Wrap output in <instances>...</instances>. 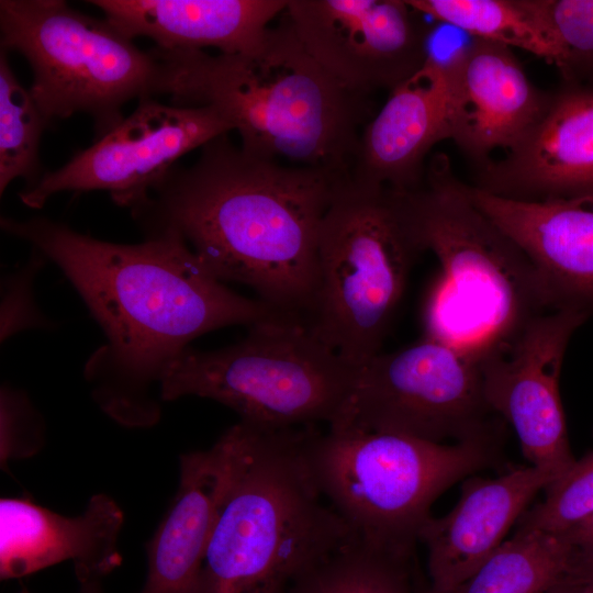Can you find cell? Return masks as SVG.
I'll list each match as a JSON object with an SVG mask.
<instances>
[{"mask_svg": "<svg viewBox=\"0 0 593 593\" xmlns=\"http://www.w3.org/2000/svg\"><path fill=\"white\" fill-rule=\"evenodd\" d=\"M0 224L61 269L103 329L107 343L85 376L96 403L124 426L158 422L152 388L191 340L279 313L226 288L174 231L118 244L44 216L1 217Z\"/></svg>", "mask_w": 593, "mask_h": 593, "instance_id": "1", "label": "cell"}, {"mask_svg": "<svg viewBox=\"0 0 593 593\" xmlns=\"http://www.w3.org/2000/svg\"><path fill=\"white\" fill-rule=\"evenodd\" d=\"M343 180L250 155L224 134L191 166L175 165L131 211L146 234L181 236L222 282L243 283L275 311L306 320L321 225Z\"/></svg>", "mask_w": 593, "mask_h": 593, "instance_id": "2", "label": "cell"}, {"mask_svg": "<svg viewBox=\"0 0 593 593\" xmlns=\"http://www.w3.org/2000/svg\"><path fill=\"white\" fill-rule=\"evenodd\" d=\"M155 96L180 107H211L254 156L349 178L371 94L332 77L306 51L283 12L258 45L243 53L150 49Z\"/></svg>", "mask_w": 593, "mask_h": 593, "instance_id": "3", "label": "cell"}, {"mask_svg": "<svg viewBox=\"0 0 593 593\" xmlns=\"http://www.w3.org/2000/svg\"><path fill=\"white\" fill-rule=\"evenodd\" d=\"M311 427L266 429L239 419L216 441L220 494L192 593H284L355 538L311 471Z\"/></svg>", "mask_w": 593, "mask_h": 593, "instance_id": "4", "label": "cell"}, {"mask_svg": "<svg viewBox=\"0 0 593 593\" xmlns=\"http://www.w3.org/2000/svg\"><path fill=\"white\" fill-rule=\"evenodd\" d=\"M415 200L426 250L440 265L425 304V336L479 363L506 353L551 311L534 266L470 200L448 156L430 158Z\"/></svg>", "mask_w": 593, "mask_h": 593, "instance_id": "5", "label": "cell"}, {"mask_svg": "<svg viewBox=\"0 0 593 593\" xmlns=\"http://www.w3.org/2000/svg\"><path fill=\"white\" fill-rule=\"evenodd\" d=\"M424 251L415 189L340 181L320 230L307 323L359 368L380 353Z\"/></svg>", "mask_w": 593, "mask_h": 593, "instance_id": "6", "label": "cell"}, {"mask_svg": "<svg viewBox=\"0 0 593 593\" xmlns=\"http://www.w3.org/2000/svg\"><path fill=\"white\" fill-rule=\"evenodd\" d=\"M502 437L434 443L406 435L310 428L315 482L354 536L412 556L436 499L454 483L502 465Z\"/></svg>", "mask_w": 593, "mask_h": 593, "instance_id": "7", "label": "cell"}, {"mask_svg": "<svg viewBox=\"0 0 593 593\" xmlns=\"http://www.w3.org/2000/svg\"><path fill=\"white\" fill-rule=\"evenodd\" d=\"M238 343L187 348L165 371L159 396L206 398L266 429L332 425L348 399L357 368L328 347L303 317L275 313Z\"/></svg>", "mask_w": 593, "mask_h": 593, "instance_id": "8", "label": "cell"}, {"mask_svg": "<svg viewBox=\"0 0 593 593\" xmlns=\"http://www.w3.org/2000/svg\"><path fill=\"white\" fill-rule=\"evenodd\" d=\"M1 49L31 65L29 90L45 123L86 113L96 139L123 120V105L155 96L158 63L107 20L63 0H1Z\"/></svg>", "mask_w": 593, "mask_h": 593, "instance_id": "9", "label": "cell"}, {"mask_svg": "<svg viewBox=\"0 0 593 593\" xmlns=\"http://www.w3.org/2000/svg\"><path fill=\"white\" fill-rule=\"evenodd\" d=\"M499 417L485 401L480 363L425 336L357 368L343 411L328 427L456 443L501 437Z\"/></svg>", "mask_w": 593, "mask_h": 593, "instance_id": "10", "label": "cell"}, {"mask_svg": "<svg viewBox=\"0 0 593 593\" xmlns=\"http://www.w3.org/2000/svg\"><path fill=\"white\" fill-rule=\"evenodd\" d=\"M232 130L211 107L168 105L142 98L116 127L59 169L44 174L19 198L26 206L41 209L63 191L103 190L118 205L133 210L181 156Z\"/></svg>", "mask_w": 593, "mask_h": 593, "instance_id": "11", "label": "cell"}, {"mask_svg": "<svg viewBox=\"0 0 593 593\" xmlns=\"http://www.w3.org/2000/svg\"><path fill=\"white\" fill-rule=\"evenodd\" d=\"M284 14L311 56L358 92L391 91L429 57L428 29L405 0H288Z\"/></svg>", "mask_w": 593, "mask_h": 593, "instance_id": "12", "label": "cell"}, {"mask_svg": "<svg viewBox=\"0 0 593 593\" xmlns=\"http://www.w3.org/2000/svg\"><path fill=\"white\" fill-rule=\"evenodd\" d=\"M588 318L549 311L513 347L480 362L485 401L514 428L525 458L556 480L574 465L559 379L571 336Z\"/></svg>", "mask_w": 593, "mask_h": 593, "instance_id": "13", "label": "cell"}, {"mask_svg": "<svg viewBox=\"0 0 593 593\" xmlns=\"http://www.w3.org/2000/svg\"><path fill=\"white\" fill-rule=\"evenodd\" d=\"M440 61L449 88V139L478 161L515 147L549 104L551 93L530 82L505 45L474 38Z\"/></svg>", "mask_w": 593, "mask_h": 593, "instance_id": "14", "label": "cell"}, {"mask_svg": "<svg viewBox=\"0 0 593 593\" xmlns=\"http://www.w3.org/2000/svg\"><path fill=\"white\" fill-rule=\"evenodd\" d=\"M466 189L527 256L549 309L593 318V195L523 201Z\"/></svg>", "mask_w": 593, "mask_h": 593, "instance_id": "15", "label": "cell"}, {"mask_svg": "<svg viewBox=\"0 0 593 593\" xmlns=\"http://www.w3.org/2000/svg\"><path fill=\"white\" fill-rule=\"evenodd\" d=\"M474 187L514 200L593 195V89L563 85L527 135Z\"/></svg>", "mask_w": 593, "mask_h": 593, "instance_id": "16", "label": "cell"}, {"mask_svg": "<svg viewBox=\"0 0 593 593\" xmlns=\"http://www.w3.org/2000/svg\"><path fill=\"white\" fill-rule=\"evenodd\" d=\"M555 481L532 465L492 479L467 478L455 507L441 517L430 516L419 533L427 549L429 592L446 593L470 575L503 544L537 493Z\"/></svg>", "mask_w": 593, "mask_h": 593, "instance_id": "17", "label": "cell"}, {"mask_svg": "<svg viewBox=\"0 0 593 593\" xmlns=\"http://www.w3.org/2000/svg\"><path fill=\"white\" fill-rule=\"evenodd\" d=\"M122 525L121 508L105 494L93 495L76 517L26 499H1V578H18L71 560L82 584L93 586L121 562L118 539Z\"/></svg>", "mask_w": 593, "mask_h": 593, "instance_id": "18", "label": "cell"}, {"mask_svg": "<svg viewBox=\"0 0 593 593\" xmlns=\"http://www.w3.org/2000/svg\"><path fill=\"white\" fill-rule=\"evenodd\" d=\"M449 139V88L441 61L432 56L389 93L365 126L350 178L399 190L417 189L425 159Z\"/></svg>", "mask_w": 593, "mask_h": 593, "instance_id": "19", "label": "cell"}, {"mask_svg": "<svg viewBox=\"0 0 593 593\" xmlns=\"http://www.w3.org/2000/svg\"><path fill=\"white\" fill-rule=\"evenodd\" d=\"M130 40L146 36L160 49L243 53L255 48L288 0H89Z\"/></svg>", "mask_w": 593, "mask_h": 593, "instance_id": "20", "label": "cell"}, {"mask_svg": "<svg viewBox=\"0 0 593 593\" xmlns=\"http://www.w3.org/2000/svg\"><path fill=\"white\" fill-rule=\"evenodd\" d=\"M222 479V455L180 457L177 494L147 544V574L138 593H192L210 537Z\"/></svg>", "mask_w": 593, "mask_h": 593, "instance_id": "21", "label": "cell"}, {"mask_svg": "<svg viewBox=\"0 0 593 593\" xmlns=\"http://www.w3.org/2000/svg\"><path fill=\"white\" fill-rule=\"evenodd\" d=\"M574 566L575 550L566 533L516 530L446 593H549Z\"/></svg>", "mask_w": 593, "mask_h": 593, "instance_id": "22", "label": "cell"}, {"mask_svg": "<svg viewBox=\"0 0 593 593\" xmlns=\"http://www.w3.org/2000/svg\"><path fill=\"white\" fill-rule=\"evenodd\" d=\"M422 15L455 26L474 38L521 48L553 64L556 47L527 0H405Z\"/></svg>", "mask_w": 593, "mask_h": 593, "instance_id": "23", "label": "cell"}, {"mask_svg": "<svg viewBox=\"0 0 593 593\" xmlns=\"http://www.w3.org/2000/svg\"><path fill=\"white\" fill-rule=\"evenodd\" d=\"M413 558L384 551L356 537L301 574L284 593H422Z\"/></svg>", "mask_w": 593, "mask_h": 593, "instance_id": "24", "label": "cell"}, {"mask_svg": "<svg viewBox=\"0 0 593 593\" xmlns=\"http://www.w3.org/2000/svg\"><path fill=\"white\" fill-rule=\"evenodd\" d=\"M47 127L30 91L18 81L8 61L0 54V193L16 178L26 187L40 176V139Z\"/></svg>", "mask_w": 593, "mask_h": 593, "instance_id": "25", "label": "cell"}, {"mask_svg": "<svg viewBox=\"0 0 593 593\" xmlns=\"http://www.w3.org/2000/svg\"><path fill=\"white\" fill-rule=\"evenodd\" d=\"M527 1L555 44L563 83L593 89V0Z\"/></svg>", "mask_w": 593, "mask_h": 593, "instance_id": "26", "label": "cell"}, {"mask_svg": "<svg viewBox=\"0 0 593 593\" xmlns=\"http://www.w3.org/2000/svg\"><path fill=\"white\" fill-rule=\"evenodd\" d=\"M545 491L544 501L519 517L516 530L564 533L593 514V451Z\"/></svg>", "mask_w": 593, "mask_h": 593, "instance_id": "27", "label": "cell"}, {"mask_svg": "<svg viewBox=\"0 0 593 593\" xmlns=\"http://www.w3.org/2000/svg\"><path fill=\"white\" fill-rule=\"evenodd\" d=\"M1 459L34 454L42 439V421L21 391L2 388L0 401Z\"/></svg>", "mask_w": 593, "mask_h": 593, "instance_id": "28", "label": "cell"}, {"mask_svg": "<svg viewBox=\"0 0 593 593\" xmlns=\"http://www.w3.org/2000/svg\"><path fill=\"white\" fill-rule=\"evenodd\" d=\"M43 258L44 256L40 254L37 258L8 277L2 286V342L23 329L48 326L47 318L41 314L33 298V280Z\"/></svg>", "mask_w": 593, "mask_h": 593, "instance_id": "29", "label": "cell"}, {"mask_svg": "<svg viewBox=\"0 0 593 593\" xmlns=\"http://www.w3.org/2000/svg\"><path fill=\"white\" fill-rule=\"evenodd\" d=\"M575 550V567L593 564V514L564 532Z\"/></svg>", "mask_w": 593, "mask_h": 593, "instance_id": "30", "label": "cell"}, {"mask_svg": "<svg viewBox=\"0 0 593 593\" xmlns=\"http://www.w3.org/2000/svg\"><path fill=\"white\" fill-rule=\"evenodd\" d=\"M568 579L580 593H593V564L575 567Z\"/></svg>", "mask_w": 593, "mask_h": 593, "instance_id": "31", "label": "cell"}, {"mask_svg": "<svg viewBox=\"0 0 593 593\" xmlns=\"http://www.w3.org/2000/svg\"><path fill=\"white\" fill-rule=\"evenodd\" d=\"M549 593H580L577 586L567 578Z\"/></svg>", "mask_w": 593, "mask_h": 593, "instance_id": "32", "label": "cell"}, {"mask_svg": "<svg viewBox=\"0 0 593 593\" xmlns=\"http://www.w3.org/2000/svg\"><path fill=\"white\" fill-rule=\"evenodd\" d=\"M422 593H429L428 588H425L424 591H423Z\"/></svg>", "mask_w": 593, "mask_h": 593, "instance_id": "33", "label": "cell"}]
</instances>
